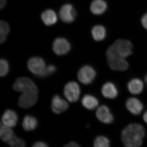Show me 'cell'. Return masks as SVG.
<instances>
[{"instance_id": "cell-9", "label": "cell", "mask_w": 147, "mask_h": 147, "mask_svg": "<svg viewBox=\"0 0 147 147\" xmlns=\"http://www.w3.org/2000/svg\"><path fill=\"white\" fill-rule=\"evenodd\" d=\"M61 20L66 23H71L75 19L76 12L73 6L70 4L64 5L59 11Z\"/></svg>"}, {"instance_id": "cell-21", "label": "cell", "mask_w": 147, "mask_h": 147, "mask_svg": "<svg viewBox=\"0 0 147 147\" xmlns=\"http://www.w3.org/2000/svg\"><path fill=\"white\" fill-rule=\"evenodd\" d=\"M38 122L36 119L30 115H27L24 117L22 122V126L24 130L30 131L36 128Z\"/></svg>"}, {"instance_id": "cell-13", "label": "cell", "mask_w": 147, "mask_h": 147, "mask_svg": "<svg viewBox=\"0 0 147 147\" xmlns=\"http://www.w3.org/2000/svg\"><path fill=\"white\" fill-rule=\"evenodd\" d=\"M127 110L134 115H139L142 113L143 105L142 102L136 98H129L126 102Z\"/></svg>"}, {"instance_id": "cell-31", "label": "cell", "mask_w": 147, "mask_h": 147, "mask_svg": "<svg viewBox=\"0 0 147 147\" xmlns=\"http://www.w3.org/2000/svg\"><path fill=\"white\" fill-rule=\"evenodd\" d=\"M7 3V0H0V8L2 9L5 7Z\"/></svg>"}, {"instance_id": "cell-23", "label": "cell", "mask_w": 147, "mask_h": 147, "mask_svg": "<svg viewBox=\"0 0 147 147\" xmlns=\"http://www.w3.org/2000/svg\"><path fill=\"white\" fill-rule=\"evenodd\" d=\"M10 30L9 24L5 21H1L0 22V42L2 43L5 41L7 36Z\"/></svg>"}, {"instance_id": "cell-12", "label": "cell", "mask_w": 147, "mask_h": 147, "mask_svg": "<svg viewBox=\"0 0 147 147\" xmlns=\"http://www.w3.org/2000/svg\"><path fill=\"white\" fill-rule=\"evenodd\" d=\"M68 107L67 102L59 96L56 95L53 97L51 108L53 112L55 114H60L67 110Z\"/></svg>"}, {"instance_id": "cell-10", "label": "cell", "mask_w": 147, "mask_h": 147, "mask_svg": "<svg viewBox=\"0 0 147 147\" xmlns=\"http://www.w3.org/2000/svg\"><path fill=\"white\" fill-rule=\"evenodd\" d=\"M28 67L32 73L38 76L45 68V61L39 57L30 58L28 62Z\"/></svg>"}, {"instance_id": "cell-20", "label": "cell", "mask_w": 147, "mask_h": 147, "mask_svg": "<svg viewBox=\"0 0 147 147\" xmlns=\"http://www.w3.org/2000/svg\"><path fill=\"white\" fill-rule=\"evenodd\" d=\"M91 33L93 38L95 40L101 41L104 39L106 36V29L101 25H96L92 28Z\"/></svg>"}, {"instance_id": "cell-7", "label": "cell", "mask_w": 147, "mask_h": 147, "mask_svg": "<svg viewBox=\"0 0 147 147\" xmlns=\"http://www.w3.org/2000/svg\"><path fill=\"white\" fill-rule=\"evenodd\" d=\"M106 57L108 65L111 69L115 71H124L128 69L129 64L126 59L113 56Z\"/></svg>"}, {"instance_id": "cell-14", "label": "cell", "mask_w": 147, "mask_h": 147, "mask_svg": "<svg viewBox=\"0 0 147 147\" xmlns=\"http://www.w3.org/2000/svg\"><path fill=\"white\" fill-rule=\"evenodd\" d=\"M3 124L9 127L15 126L18 121V116L16 112L11 110H6L2 117Z\"/></svg>"}, {"instance_id": "cell-24", "label": "cell", "mask_w": 147, "mask_h": 147, "mask_svg": "<svg viewBox=\"0 0 147 147\" xmlns=\"http://www.w3.org/2000/svg\"><path fill=\"white\" fill-rule=\"evenodd\" d=\"M94 147H110V142L108 138L103 136H99L95 139Z\"/></svg>"}, {"instance_id": "cell-2", "label": "cell", "mask_w": 147, "mask_h": 147, "mask_svg": "<svg viewBox=\"0 0 147 147\" xmlns=\"http://www.w3.org/2000/svg\"><path fill=\"white\" fill-rule=\"evenodd\" d=\"M132 50L133 45L129 40L119 39L108 47L106 51V56L126 59L132 54Z\"/></svg>"}, {"instance_id": "cell-22", "label": "cell", "mask_w": 147, "mask_h": 147, "mask_svg": "<svg viewBox=\"0 0 147 147\" xmlns=\"http://www.w3.org/2000/svg\"><path fill=\"white\" fill-rule=\"evenodd\" d=\"M15 136L13 130L9 127L1 124L0 137L3 142L8 143Z\"/></svg>"}, {"instance_id": "cell-1", "label": "cell", "mask_w": 147, "mask_h": 147, "mask_svg": "<svg viewBox=\"0 0 147 147\" xmlns=\"http://www.w3.org/2000/svg\"><path fill=\"white\" fill-rule=\"evenodd\" d=\"M145 135V129L142 125L131 123L122 131V140L126 147H139L142 145Z\"/></svg>"}, {"instance_id": "cell-32", "label": "cell", "mask_w": 147, "mask_h": 147, "mask_svg": "<svg viewBox=\"0 0 147 147\" xmlns=\"http://www.w3.org/2000/svg\"><path fill=\"white\" fill-rule=\"evenodd\" d=\"M143 119L145 122L147 123V110L146 111L143 115Z\"/></svg>"}, {"instance_id": "cell-27", "label": "cell", "mask_w": 147, "mask_h": 147, "mask_svg": "<svg viewBox=\"0 0 147 147\" xmlns=\"http://www.w3.org/2000/svg\"><path fill=\"white\" fill-rule=\"evenodd\" d=\"M56 67L55 65H51L46 67L42 72L38 76L40 77H41V78L47 77V76L53 74L56 71Z\"/></svg>"}, {"instance_id": "cell-29", "label": "cell", "mask_w": 147, "mask_h": 147, "mask_svg": "<svg viewBox=\"0 0 147 147\" xmlns=\"http://www.w3.org/2000/svg\"><path fill=\"white\" fill-rule=\"evenodd\" d=\"M32 147H49L47 144L43 142H36L34 144Z\"/></svg>"}, {"instance_id": "cell-11", "label": "cell", "mask_w": 147, "mask_h": 147, "mask_svg": "<svg viewBox=\"0 0 147 147\" xmlns=\"http://www.w3.org/2000/svg\"><path fill=\"white\" fill-rule=\"evenodd\" d=\"M96 117L102 123L110 124L113 121V116L109 108L105 105H101L97 108L96 113Z\"/></svg>"}, {"instance_id": "cell-3", "label": "cell", "mask_w": 147, "mask_h": 147, "mask_svg": "<svg viewBox=\"0 0 147 147\" xmlns=\"http://www.w3.org/2000/svg\"><path fill=\"white\" fill-rule=\"evenodd\" d=\"M13 89L16 91L23 93L31 91H38L34 82L30 78L21 77L16 79L13 85Z\"/></svg>"}, {"instance_id": "cell-30", "label": "cell", "mask_w": 147, "mask_h": 147, "mask_svg": "<svg viewBox=\"0 0 147 147\" xmlns=\"http://www.w3.org/2000/svg\"><path fill=\"white\" fill-rule=\"evenodd\" d=\"M63 147H82L76 142H71L65 145Z\"/></svg>"}, {"instance_id": "cell-4", "label": "cell", "mask_w": 147, "mask_h": 147, "mask_svg": "<svg viewBox=\"0 0 147 147\" xmlns=\"http://www.w3.org/2000/svg\"><path fill=\"white\" fill-rule=\"evenodd\" d=\"M80 87L76 82H70L67 83L64 88V94L69 102H74L79 99L80 95Z\"/></svg>"}, {"instance_id": "cell-26", "label": "cell", "mask_w": 147, "mask_h": 147, "mask_svg": "<svg viewBox=\"0 0 147 147\" xmlns=\"http://www.w3.org/2000/svg\"><path fill=\"white\" fill-rule=\"evenodd\" d=\"M9 70V65L7 61L4 59H1L0 61V75L4 76L8 73Z\"/></svg>"}, {"instance_id": "cell-5", "label": "cell", "mask_w": 147, "mask_h": 147, "mask_svg": "<svg viewBox=\"0 0 147 147\" xmlns=\"http://www.w3.org/2000/svg\"><path fill=\"white\" fill-rule=\"evenodd\" d=\"M38 91L23 93L18 99V104L21 108H31L36 103L38 98Z\"/></svg>"}, {"instance_id": "cell-33", "label": "cell", "mask_w": 147, "mask_h": 147, "mask_svg": "<svg viewBox=\"0 0 147 147\" xmlns=\"http://www.w3.org/2000/svg\"><path fill=\"white\" fill-rule=\"evenodd\" d=\"M145 82H146V84H147V74L146 75V76H145Z\"/></svg>"}, {"instance_id": "cell-15", "label": "cell", "mask_w": 147, "mask_h": 147, "mask_svg": "<svg viewBox=\"0 0 147 147\" xmlns=\"http://www.w3.org/2000/svg\"><path fill=\"white\" fill-rule=\"evenodd\" d=\"M101 93L104 97L109 99H114L118 94L117 87L111 82H107L103 84L101 88Z\"/></svg>"}, {"instance_id": "cell-8", "label": "cell", "mask_w": 147, "mask_h": 147, "mask_svg": "<svg viewBox=\"0 0 147 147\" xmlns=\"http://www.w3.org/2000/svg\"><path fill=\"white\" fill-rule=\"evenodd\" d=\"M71 49V45L66 39L63 38H56L53 42V50L59 56L66 55Z\"/></svg>"}, {"instance_id": "cell-18", "label": "cell", "mask_w": 147, "mask_h": 147, "mask_svg": "<svg viewBox=\"0 0 147 147\" xmlns=\"http://www.w3.org/2000/svg\"><path fill=\"white\" fill-rule=\"evenodd\" d=\"M41 19L45 25L51 26L54 25L57 21V16L54 10L47 9L42 12Z\"/></svg>"}, {"instance_id": "cell-28", "label": "cell", "mask_w": 147, "mask_h": 147, "mask_svg": "<svg viewBox=\"0 0 147 147\" xmlns=\"http://www.w3.org/2000/svg\"><path fill=\"white\" fill-rule=\"evenodd\" d=\"M141 22L144 28L147 30V13H145L142 17Z\"/></svg>"}, {"instance_id": "cell-6", "label": "cell", "mask_w": 147, "mask_h": 147, "mask_svg": "<svg viewBox=\"0 0 147 147\" xmlns=\"http://www.w3.org/2000/svg\"><path fill=\"white\" fill-rule=\"evenodd\" d=\"M78 79L84 85L91 84L96 76V72L90 65H85L79 69L78 73Z\"/></svg>"}, {"instance_id": "cell-17", "label": "cell", "mask_w": 147, "mask_h": 147, "mask_svg": "<svg viewBox=\"0 0 147 147\" xmlns=\"http://www.w3.org/2000/svg\"><path fill=\"white\" fill-rule=\"evenodd\" d=\"M108 5L104 0H94L91 4L90 9L94 15H101L107 10Z\"/></svg>"}, {"instance_id": "cell-25", "label": "cell", "mask_w": 147, "mask_h": 147, "mask_svg": "<svg viewBox=\"0 0 147 147\" xmlns=\"http://www.w3.org/2000/svg\"><path fill=\"white\" fill-rule=\"evenodd\" d=\"M7 144L10 147H25L26 146V143L23 139L18 138L15 136Z\"/></svg>"}, {"instance_id": "cell-19", "label": "cell", "mask_w": 147, "mask_h": 147, "mask_svg": "<svg viewBox=\"0 0 147 147\" xmlns=\"http://www.w3.org/2000/svg\"><path fill=\"white\" fill-rule=\"evenodd\" d=\"M82 102L84 108L89 110L95 109L98 105V101L97 98L89 94L84 96L82 98Z\"/></svg>"}, {"instance_id": "cell-16", "label": "cell", "mask_w": 147, "mask_h": 147, "mask_svg": "<svg viewBox=\"0 0 147 147\" xmlns=\"http://www.w3.org/2000/svg\"><path fill=\"white\" fill-rule=\"evenodd\" d=\"M127 87L129 91L131 94H139L144 90V83L140 79L135 78L128 82Z\"/></svg>"}]
</instances>
